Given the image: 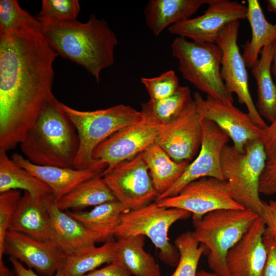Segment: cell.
Segmentation results:
<instances>
[{
    "instance_id": "45",
    "label": "cell",
    "mask_w": 276,
    "mask_h": 276,
    "mask_svg": "<svg viewBox=\"0 0 276 276\" xmlns=\"http://www.w3.org/2000/svg\"><path fill=\"white\" fill-rule=\"evenodd\" d=\"M266 2L268 11L276 14V0H267Z\"/></svg>"
},
{
    "instance_id": "42",
    "label": "cell",
    "mask_w": 276,
    "mask_h": 276,
    "mask_svg": "<svg viewBox=\"0 0 276 276\" xmlns=\"http://www.w3.org/2000/svg\"><path fill=\"white\" fill-rule=\"evenodd\" d=\"M10 261L16 276H41L36 273L33 270L26 268L22 263L12 257H10ZM54 276L62 275L58 270Z\"/></svg>"
},
{
    "instance_id": "6",
    "label": "cell",
    "mask_w": 276,
    "mask_h": 276,
    "mask_svg": "<svg viewBox=\"0 0 276 276\" xmlns=\"http://www.w3.org/2000/svg\"><path fill=\"white\" fill-rule=\"evenodd\" d=\"M172 56L177 60L182 77L207 96L233 103V95L221 76L222 53L216 43L189 41L177 37L171 44Z\"/></svg>"
},
{
    "instance_id": "9",
    "label": "cell",
    "mask_w": 276,
    "mask_h": 276,
    "mask_svg": "<svg viewBox=\"0 0 276 276\" xmlns=\"http://www.w3.org/2000/svg\"><path fill=\"white\" fill-rule=\"evenodd\" d=\"M101 175L117 200L128 209L149 204L159 195L142 152L106 168Z\"/></svg>"
},
{
    "instance_id": "2",
    "label": "cell",
    "mask_w": 276,
    "mask_h": 276,
    "mask_svg": "<svg viewBox=\"0 0 276 276\" xmlns=\"http://www.w3.org/2000/svg\"><path fill=\"white\" fill-rule=\"evenodd\" d=\"M37 20L47 41L58 55L83 66L97 82L102 71L113 64L118 39L104 19L91 14L84 23Z\"/></svg>"
},
{
    "instance_id": "24",
    "label": "cell",
    "mask_w": 276,
    "mask_h": 276,
    "mask_svg": "<svg viewBox=\"0 0 276 276\" xmlns=\"http://www.w3.org/2000/svg\"><path fill=\"white\" fill-rule=\"evenodd\" d=\"M273 54V43L265 46L260 58L251 67L257 88L256 107L261 117L270 123L276 117V84L271 74Z\"/></svg>"
},
{
    "instance_id": "8",
    "label": "cell",
    "mask_w": 276,
    "mask_h": 276,
    "mask_svg": "<svg viewBox=\"0 0 276 276\" xmlns=\"http://www.w3.org/2000/svg\"><path fill=\"white\" fill-rule=\"evenodd\" d=\"M191 214L185 210L158 206L155 201L137 208L129 209L121 215L114 236L117 238L142 235L148 237L159 250V258L169 266L177 265L179 254L168 237L171 226Z\"/></svg>"
},
{
    "instance_id": "26",
    "label": "cell",
    "mask_w": 276,
    "mask_h": 276,
    "mask_svg": "<svg viewBox=\"0 0 276 276\" xmlns=\"http://www.w3.org/2000/svg\"><path fill=\"white\" fill-rule=\"evenodd\" d=\"M142 153L158 196L167 191L179 179L190 164L187 162H176L155 144Z\"/></svg>"
},
{
    "instance_id": "46",
    "label": "cell",
    "mask_w": 276,
    "mask_h": 276,
    "mask_svg": "<svg viewBox=\"0 0 276 276\" xmlns=\"http://www.w3.org/2000/svg\"><path fill=\"white\" fill-rule=\"evenodd\" d=\"M196 276H220L215 272H209L204 270L197 271Z\"/></svg>"
},
{
    "instance_id": "37",
    "label": "cell",
    "mask_w": 276,
    "mask_h": 276,
    "mask_svg": "<svg viewBox=\"0 0 276 276\" xmlns=\"http://www.w3.org/2000/svg\"><path fill=\"white\" fill-rule=\"evenodd\" d=\"M259 191L265 195L276 194V159L267 160L260 177Z\"/></svg>"
},
{
    "instance_id": "22",
    "label": "cell",
    "mask_w": 276,
    "mask_h": 276,
    "mask_svg": "<svg viewBox=\"0 0 276 276\" xmlns=\"http://www.w3.org/2000/svg\"><path fill=\"white\" fill-rule=\"evenodd\" d=\"M211 0H150L144 10L146 23L155 36L167 27L190 18Z\"/></svg>"
},
{
    "instance_id": "18",
    "label": "cell",
    "mask_w": 276,
    "mask_h": 276,
    "mask_svg": "<svg viewBox=\"0 0 276 276\" xmlns=\"http://www.w3.org/2000/svg\"><path fill=\"white\" fill-rule=\"evenodd\" d=\"M265 224L259 216L241 239L228 251L229 276H262L267 259L263 240Z\"/></svg>"
},
{
    "instance_id": "7",
    "label": "cell",
    "mask_w": 276,
    "mask_h": 276,
    "mask_svg": "<svg viewBox=\"0 0 276 276\" xmlns=\"http://www.w3.org/2000/svg\"><path fill=\"white\" fill-rule=\"evenodd\" d=\"M267 160L260 140L247 144L243 152L226 144L221 155L223 179L232 197L245 209L259 216L263 205L259 197V181Z\"/></svg>"
},
{
    "instance_id": "27",
    "label": "cell",
    "mask_w": 276,
    "mask_h": 276,
    "mask_svg": "<svg viewBox=\"0 0 276 276\" xmlns=\"http://www.w3.org/2000/svg\"><path fill=\"white\" fill-rule=\"evenodd\" d=\"M17 189L42 199L53 194L46 184L10 158L7 152L0 151V193Z\"/></svg>"
},
{
    "instance_id": "10",
    "label": "cell",
    "mask_w": 276,
    "mask_h": 276,
    "mask_svg": "<svg viewBox=\"0 0 276 276\" xmlns=\"http://www.w3.org/2000/svg\"><path fill=\"white\" fill-rule=\"evenodd\" d=\"M142 112V120L121 129L100 143L93 153V159L110 168L131 159L155 144L165 125Z\"/></svg>"
},
{
    "instance_id": "44",
    "label": "cell",
    "mask_w": 276,
    "mask_h": 276,
    "mask_svg": "<svg viewBox=\"0 0 276 276\" xmlns=\"http://www.w3.org/2000/svg\"><path fill=\"white\" fill-rule=\"evenodd\" d=\"M271 71L274 75L276 80V40L273 42V54Z\"/></svg>"
},
{
    "instance_id": "43",
    "label": "cell",
    "mask_w": 276,
    "mask_h": 276,
    "mask_svg": "<svg viewBox=\"0 0 276 276\" xmlns=\"http://www.w3.org/2000/svg\"><path fill=\"white\" fill-rule=\"evenodd\" d=\"M0 276H16L4 264L3 260L0 261Z\"/></svg>"
},
{
    "instance_id": "39",
    "label": "cell",
    "mask_w": 276,
    "mask_h": 276,
    "mask_svg": "<svg viewBox=\"0 0 276 276\" xmlns=\"http://www.w3.org/2000/svg\"><path fill=\"white\" fill-rule=\"evenodd\" d=\"M270 123L263 131L260 139L267 160L276 159V117Z\"/></svg>"
},
{
    "instance_id": "25",
    "label": "cell",
    "mask_w": 276,
    "mask_h": 276,
    "mask_svg": "<svg viewBox=\"0 0 276 276\" xmlns=\"http://www.w3.org/2000/svg\"><path fill=\"white\" fill-rule=\"evenodd\" d=\"M247 7L246 18L251 29V38L244 44L242 56L246 67L251 68L262 49L276 40V23L267 20L258 0H248Z\"/></svg>"
},
{
    "instance_id": "4",
    "label": "cell",
    "mask_w": 276,
    "mask_h": 276,
    "mask_svg": "<svg viewBox=\"0 0 276 276\" xmlns=\"http://www.w3.org/2000/svg\"><path fill=\"white\" fill-rule=\"evenodd\" d=\"M259 216L253 211L222 209L193 220L194 237L209 250L207 262L213 272L229 276L226 265L228 251L243 236Z\"/></svg>"
},
{
    "instance_id": "33",
    "label": "cell",
    "mask_w": 276,
    "mask_h": 276,
    "mask_svg": "<svg viewBox=\"0 0 276 276\" xmlns=\"http://www.w3.org/2000/svg\"><path fill=\"white\" fill-rule=\"evenodd\" d=\"M80 11V6L77 0H43L36 18L73 21L76 20Z\"/></svg>"
},
{
    "instance_id": "40",
    "label": "cell",
    "mask_w": 276,
    "mask_h": 276,
    "mask_svg": "<svg viewBox=\"0 0 276 276\" xmlns=\"http://www.w3.org/2000/svg\"><path fill=\"white\" fill-rule=\"evenodd\" d=\"M263 240L267 255L262 276H276V240L265 233Z\"/></svg>"
},
{
    "instance_id": "29",
    "label": "cell",
    "mask_w": 276,
    "mask_h": 276,
    "mask_svg": "<svg viewBox=\"0 0 276 276\" xmlns=\"http://www.w3.org/2000/svg\"><path fill=\"white\" fill-rule=\"evenodd\" d=\"M115 243L110 239L100 246L95 245L65 255L58 270L62 276H83L103 264L114 262Z\"/></svg>"
},
{
    "instance_id": "15",
    "label": "cell",
    "mask_w": 276,
    "mask_h": 276,
    "mask_svg": "<svg viewBox=\"0 0 276 276\" xmlns=\"http://www.w3.org/2000/svg\"><path fill=\"white\" fill-rule=\"evenodd\" d=\"M193 99L202 118L214 122L233 142V146L243 152L248 143L260 140L263 130L252 121L248 113L227 103L207 96L203 99L196 92Z\"/></svg>"
},
{
    "instance_id": "28",
    "label": "cell",
    "mask_w": 276,
    "mask_h": 276,
    "mask_svg": "<svg viewBox=\"0 0 276 276\" xmlns=\"http://www.w3.org/2000/svg\"><path fill=\"white\" fill-rule=\"evenodd\" d=\"M101 174L82 182L56 200L58 208L62 211L80 210L117 200Z\"/></svg>"
},
{
    "instance_id": "17",
    "label": "cell",
    "mask_w": 276,
    "mask_h": 276,
    "mask_svg": "<svg viewBox=\"0 0 276 276\" xmlns=\"http://www.w3.org/2000/svg\"><path fill=\"white\" fill-rule=\"evenodd\" d=\"M4 254L35 270L41 276H54L65 256L53 241L10 231L5 238Z\"/></svg>"
},
{
    "instance_id": "19",
    "label": "cell",
    "mask_w": 276,
    "mask_h": 276,
    "mask_svg": "<svg viewBox=\"0 0 276 276\" xmlns=\"http://www.w3.org/2000/svg\"><path fill=\"white\" fill-rule=\"evenodd\" d=\"M12 160L46 184L53 191L56 200L64 196L82 182L101 174L107 166L97 160L91 167L77 169L34 164L21 155L14 153Z\"/></svg>"
},
{
    "instance_id": "11",
    "label": "cell",
    "mask_w": 276,
    "mask_h": 276,
    "mask_svg": "<svg viewBox=\"0 0 276 276\" xmlns=\"http://www.w3.org/2000/svg\"><path fill=\"white\" fill-rule=\"evenodd\" d=\"M239 27V21L229 23L216 40L215 43L222 53L221 76L227 90L237 95L239 103L246 105L254 122L264 130L268 125L259 114L251 98L246 65L237 43Z\"/></svg>"
},
{
    "instance_id": "36",
    "label": "cell",
    "mask_w": 276,
    "mask_h": 276,
    "mask_svg": "<svg viewBox=\"0 0 276 276\" xmlns=\"http://www.w3.org/2000/svg\"><path fill=\"white\" fill-rule=\"evenodd\" d=\"M21 197L20 192L16 190L0 194V261L4 254L5 236Z\"/></svg>"
},
{
    "instance_id": "23",
    "label": "cell",
    "mask_w": 276,
    "mask_h": 276,
    "mask_svg": "<svg viewBox=\"0 0 276 276\" xmlns=\"http://www.w3.org/2000/svg\"><path fill=\"white\" fill-rule=\"evenodd\" d=\"M145 236H128L115 243V261L134 276H160L159 265L144 248Z\"/></svg>"
},
{
    "instance_id": "41",
    "label": "cell",
    "mask_w": 276,
    "mask_h": 276,
    "mask_svg": "<svg viewBox=\"0 0 276 276\" xmlns=\"http://www.w3.org/2000/svg\"><path fill=\"white\" fill-rule=\"evenodd\" d=\"M83 276H132L118 262L114 261L99 269H95Z\"/></svg>"
},
{
    "instance_id": "21",
    "label": "cell",
    "mask_w": 276,
    "mask_h": 276,
    "mask_svg": "<svg viewBox=\"0 0 276 276\" xmlns=\"http://www.w3.org/2000/svg\"><path fill=\"white\" fill-rule=\"evenodd\" d=\"M9 231L54 241L50 215L43 199L27 192H24L18 202Z\"/></svg>"
},
{
    "instance_id": "35",
    "label": "cell",
    "mask_w": 276,
    "mask_h": 276,
    "mask_svg": "<svg viewBox=\"0 0 276 276\" xmlns=\"http://www.w3.org/2000/svg\"><path fill=\"white\" fill-rule=\"evenodd\" d=\"M150 100H159L173 95L180 86L179 79L173 70H169L153 78L141 79Z\"/></svg>"
},
{
    "instance_id": "34",
    "label": "cell",
    "mask_w": 276,
    "mask_h": 276,
    "mask_svg": "<svg viewBox=\"0 0 276 276\" xmlns=\"http://www.w3.org/2000/svg\"><path fill=\"white\" fill-rule=\"evenodd\" d=\"M34 18L17 1H0V35L9 33Z\"/></svg>"
},
{
    "instance_id": "38",
    "label": "cell",
    "mask_w": 276,
    "mask_h": 276,
    "mask_svg": "<svg viewBox=\"0 0 276 276\" xmlns=\"http://www.w3.org/2000/svg\"><path fill=\"white\" fill-rule=\"evenodd\" d=\"M261 216L265 224V234L276 240V200L263 201Z\"/></svg>"
},
{
    "instance_id": "16",
    "label": "cell",
    "mask_w": 276,
    "mask_h": 276,
    "mask_svg": "<svg viewBox=\"0 0 276 276\" xmlns=\"http://www.w3.org/2000/svg\"><path fill=\"white\" fill-rule=\"evenodd\" d=\"M201 118L193 99L174 120L164 126L155 144L176 162H189L200 149Z\"/></svg>"
},
{
    "instance_id": "13",
    "label": "cell",
    "mask_w": 276,
    "mask_h": 276,
    "mask_svg": "<svg viewBox=\"0 0 276 276\" xmlns=\"http://www.w3.org/2000/svg\"><path fill=\"white\" fill-rule=\"evenodd\" d=\"M202 140L200 152L190 163L179 179L155 201L177 195L188 183L205 177L224 180L221 167L222 149L229 140L228 136L214 122L201 118Z\"/></svg>"
},
{
    "instance_id": "12",
    "label": "cell",
    "mask_w": 276,
    "mask_h": 276,
    "mask_svg": "<svg viewBox=\"0 0 276 276\" xmlns=\"http://www.w3.org/2000/svg\"><path fill=\"white\" fill-rule=\"evenodd\" d=\"M155 201L159 206L187 211L192 214L193 220L218 210L245 209L233 198L224 181L211 177L193 181L177 195Z\"/></svg>"
},
{
    "instance_id": "20",
    "label": "cell",
    "mask_w": 276,
    "mask_h": 276,
    "mask_svg": "<svg viewBox=\"0 0 276 276\" xmlns=\"http://www.w3.org/2000/svg\"><path fill=\"white\" fill-rule=\"evenodd\" d=\"M48 210L54 241L65 255L93 246L104 241L97 233L86 228L67 213L59 210L54 194L43 199Z\"/></svg>"
},
{
    "instance_id": "1",
    "label": "cell",
    "mask_w": 276,
    "mask_h": 276,
    "mask_svg": "<svg viewBox=\"0 0 276 276\" xmlns=\"http://www.w3.org/2000/svg\"><path fill=\"white\" fill-rule=\"evenodd\" d=\"M58 55L36 18L0 35V151L22 142L53 96Z\"/></svg>"
},
{
    "instance_id": "14",
    "label": "cell",
    "mask_w": 276,
    "mask_h": 276,
    "mask_svg": "<svg viewBox=\"0 0 276 276\" xmlns=\"http://www.w3.org/2000/svg\"><path fill=\"white\" fill-rule=\"evenodd\" d=\"M247 13V6L238 1L211 0L202 15L173 25L168 28V31L192 41L215 43L227 25L246 19Z\"/></svg>"
},
{
    "instance_id": "5",
    "label": "cell",
    "mask_w": 276,
    "mask_h": 276,
    "mask_svg": "<svg viewBox=\"0 0 276 276\" xmlns=\"http://www.w3.org/2000/svg\"><path fill=\"white\" fill-rule=\"evenodd\" d=\"M61 106L74 125L79 138V148L74 168L85 169L97 160L93 158L95 149L121 129L140 122L142 112L124 104L103 109L82 111L63 103Z\"/></svg>"
},
{
    "instance_id": "32",
    "label": "cell",
    "mask_w": 276,
    "mask_h": 276,
    "mask_svg": "<svg viewBox=\"0 0 276 276\" xmlns=\"http://www.w3.org/2000/svg\"><path fill=\"white\" fill-rule=\"evenodd\" d=\"M174 245L179 259L176 268L170 276H196L199 260L206 249L194 237L192 232L183 233L178 236Z\"/></svg>"
},
{
    "instance_id": "31",
    "label": "cell",
    "mask_w": 276,
    "mask_h": 276,
    "mask_svg": "<svg viewBox=\"0 0 276 276\" xmlns=\"http://www.w3.org/2000/svg\"><path fill=\"white\" fill-rule=\"evenodd\" d=\"M192 99L189 87L180 86L173 95L166 98L149 100L143 104L142 111L165 126L174 120Z\"/></svg>"
},
{
    "instance_id": "30",
    "label": "cell",
    "mask_w": 276,
    "mask_h": 276,
    "mask_svg": "<svg viewBox=\"0 0 276 276\" xmlns=\"http://www.w3.org/2000/svg\"><path fill=\"white\" fill-rule=\"evenodd\" d=\"M127 210V206L115 200L96 206L89 211L67 213L86 228L100 235L104 241H108L114 236L121 215Z\"/></svg>"
},
{
    "instance_id": "3",
    "label": "cell",
    "mask_w": 276,
    "mask_h": 276,
    "mask_svg": "<svg viewBox=\"0 0 276 276\" xmlns=\"http://www.w3.org/2000/svg\"><path fill=\"white\" fill-rule=\"evenodd\" d=\"M61 103L52 96L20 144L21 150L34 164L74 168L78 135Z\"/></svg>"
}]
</instances>
